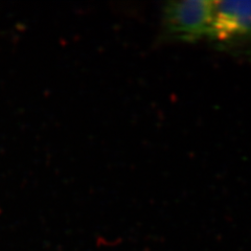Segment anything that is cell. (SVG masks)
Wrapping results in <instances>:
<instances>
[{"label": "cell", "mask_w": 251, "mask_h": 251, "mask_svg": "<svg viewBox=\"0 0 251 251\" xmlns=\"http://www.w3.org/2000/svg\"><path fill=\"white\" fill-rule=\"evenodd\" d=\"M214 18V1L176 0L162 11V36L169 41L194 43L208 39Z\"/></svg>", "instance_id": "7a4b0ae2"}, {"label": "cell", "mask_w": 251, "mask_h": 251, "mask_svg": "<svg viewBox=\"0 0 251 251\" xmlns=\"http://www.w3.org/2000/svg\"><path fill=\"white\" fill-rule=\"evenodd\" d=\"M208 40L231 56L251 59V1H214Z\"/></svg>", "instance_id": "6da1fadb"}]
</instances>
